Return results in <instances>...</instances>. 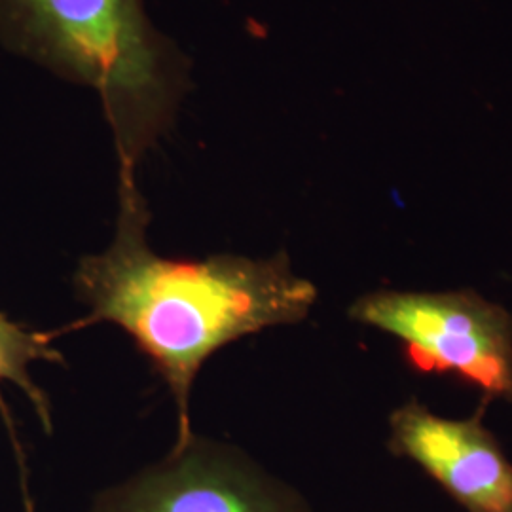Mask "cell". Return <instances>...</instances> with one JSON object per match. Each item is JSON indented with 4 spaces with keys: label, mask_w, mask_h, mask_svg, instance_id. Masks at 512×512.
<instances>
[{
    "label": "cell",
    "mask_w": 512,
    "mask_h": 512,
    "mask_svg": "<svg viewBox=\"0 0 512 512\" xmlns=\"http://www.w3.org/2000/svg\"><path fill=\"white\" fill-rule=\"evenodd\" d=\"M61 336V330L40 332L31 330L8 315L0 313V385L12 384L25 393L29 403L37 410L44 429H52V408L48 395L33 380L29 368L35 363H59L63 365V355L54 348V340ZM0 412L8 420V408L2 401L0 391Z\"/></svg>",
    "instance_id": "6"
},
{
    "label": "cell",
    "mask_w": 512,
    "mask_h": 512,
    "mask_svg": "<svg viewBox=\"0 0 512 512\" xmlns=\"http://www.w3.org/2000/svg\"><path fill=\"white\" fill-rule=\"evenodd\" d=\"M0 44L97 95L118 179L165 137L190 90V61L143 0H0Z\"/></svg>",
    "instance_id": "2"
},
{
    "label": "cell",
    "mask_w": 512,
    "mask_h": 512,
    "mask_svg": "<svg viewBox=\"0 0 512 512\" xmlns=\"http://www.w3.org/2000/svg\"><path fill=\"white\" fill-rule=\"evenodd\" d=\"M88 512H313L294 486L232 444L196 433L101 490Z\"/></svg>",
    "instance_id": "4"
},
{
    "label": "cell",
    "mask_w": 512,
    "mask_h": 512,
    "mask_svg": "<svg viewBox=\"0 0 512 512\" xmlns=\"http://www.w3.org/2000/svg\"><path fill=\"white\" fill-rule=\"evenodd\" d=\"M387 448L418 465L465 512H512V461L484 425L437 416L412 399L389 416Z\"/></svg>",
    "instance_id": "5"
},
{
    "label": "cell",
    "mask_w": 512,
    "mask_h": 512,
    "mask_svg": "<svg viewBox=\"0 0 512 512\" xmlns=\"http://www.w3.org/2000/svg\"><path fill=\"white\" fill-rule=\"evenodd\" d=\"M150 211L137 179H118L109 247L80 258L76 298L88 313L61 330L110 323L124 330L162 376L177 410V439L194 435L190 395L202 366L222 348L262 330L302 323L317 287L294 274L285 251L268 258H169L148 243Z\"/></svg>",
    "instance_id": "1"
},
{
    "label": "cell",
    "mask_w": 512,
    "mask_h": 512,
    "mask_svg": "<svg viewBox=\"0 0 512 512\" xmlns=\"http://www.w3.org/2000/svg\"><path fill=\"white\" fill-rule=\"evenodd\" d=\"M25 512H35L33 511V507H31V501H27V509H25Z\"/></svg>",
    "instance_id": "7"
},
{
    "label": "cell",
    "mask_w": 512,
    "mask_h": 512,
    "mask_svg": "<svg viewBox=\"0 0 512 512\" xmlns=\"http://www.w3.org/2000/svg\"><path fill=\"white\" fill-rule=\"evenodd\" d=\"M349 319L403 346L420 374H452L484 401L512 403V313L471 291H389L359 296Z\"/></svg>",
    "instance_id": "3"
}]
</instances>
